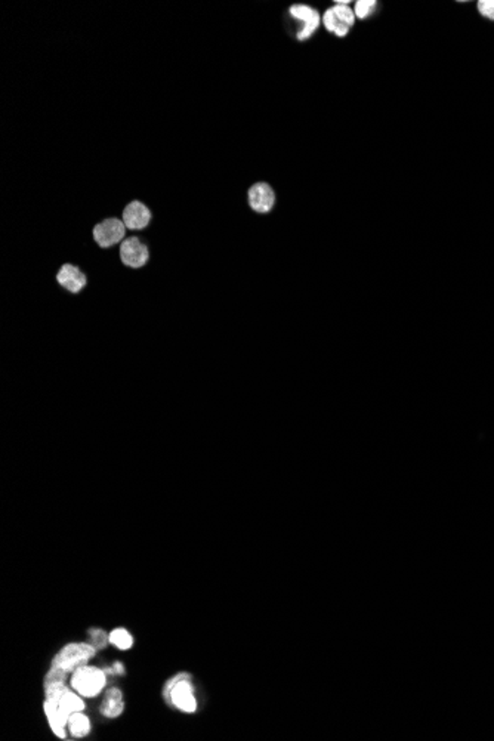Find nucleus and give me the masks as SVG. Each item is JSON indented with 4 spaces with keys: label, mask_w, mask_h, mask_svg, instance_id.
Listing matches in <instances>:
<instances>
[{
    "label": "nucleus",
    "mask_w": 494,
    "mask_h": 741,
    "mask_svg": "<svg viewBox=\"0 0 494 741\" xmlns=\"http://www.w3.org/2000/svg\"><path fill=\"white\" fill-rule=\"evenodd\" d=\"M190 679V673H178L166 683V687L163 690V695L166 697V700L185 713H193L197 711V701Z\"/></svg>",
    "instance_id": "1"
},
{
    "label": "nucleus",
    "mask_w": 494,
    "mask_h": 741,
    "mask_svg": "<svg viewBox=\"0 0 494 741\" xmlns=\"http://www.w3.org/2000/svg\"><path fill=\"white\" fill-rule=\"evenodd\" d=\"M95 652H96V648L91 643L69 644L53 657L51 668L64 670L65 673L74 672L76 669H79L80 666L86 665V663L95 656Z\"/></svg>",
    "instance_id": "2"
},
{
    "label": "nucleus",
    "mask_w": 494,
    "mask_h": 741,
    "mask_svg": "<svg viewBox=\"0 0 494 741\" xmlns=\"http://www.w3.org/2000/svg\"><path fill=\"white\" fill-rule=\"evenodd\" d=\"M105 670L100 668L83 665L73 672L71 687L82 697H96L105 688Z\"/></svg>",
    "instance_id": "3"
},
{
    "label": "nucleus",
    "mask_w": 494,
    "mask_h": 741,
    "mask_svg": "<svg viewBox=\"0 0 494 741\" xmlns=\"http://www.w3.org/2000/svg\"><path fill=\"white\" fill-rule=\"evenodd\" d=\"M127 228L120 218H107L92 228V238L100 249H112L125 241Z\"/></svg>",
    "instance_id": "4"
},
{
    "label": "nucleus",
    "mask_w": 494,
    "mask_h": 741,
    "mask_svg": "<svg viewBox=\"0 0 494 741\" xmlns=\"http://www.w3.org/2000/svg\"><path fill=\"white\" fill-rule=\"evenodd\" d=\"M118 253L120 261H122L126 268L130 270L144 268L151 259L150 247L136 236L125 238L122 245L118 246Z\"/></svg>",
    "instance_id": "5"
},
{
    "label": "nucleus",
    "mask_w": 494,
    "mask_h": 741,
    "mask_svg": "<svg viewBox=\"0 0 494 741\" xmlns=\"http://www.w3.org/2000/svg\"><path fill=\"white\" fill-rule=\"evenodd\" d=\"M323 23L327 31L333 33L337 37H345L349 28L355 24V14L348 5H335L324 12Z\"/></svg>",
    "instance_id": "6"
},
{
    "label": "nucleus",
    "mask_w": 494,
    "mask_h": 741,
    "mask_svg": "<svg viewBox=\"0 0 494 741\" xmlns=\"http://www.w3.org/2000/svg\"><path fill=\"white\" fill-rule=\"evenodd\" d=\"M45 694H46V699L57 701L61 706V709L69 715L76 713V712H83L85 709V701L82 700V695L79 692L76 694L70 691L67 687H65L64 682L46 683Z\"/></svg>",
    "instance_id": "7"
},
{
    "label": "nucleus",
    "mask_w": 494,
    "mask_h": 741,
    "mask_svg": "<svg viewBox=\"0 0 494 741\" xmlns=\"http://www.w3.org/2000/svg\"><path fill=\"white\" fill-rule=\"evenodd\" d=\"M55 280H57L60 287H62L65 292L71 295H79L86 289V286L89 284L87 274L83 272L78 265L70 262L61 265V268L55 274Z\"/></svg>",
    "instance_id": "8"
},
{
    "label": "nucleus",
    "mask_w": 494,
    "mask_h": 741,
    "mask_svg": "<svg viewBox=\"0 0 494 741\" xmlns=\"http://www.w3.org/2000/svg\"><path fill=\"white\" fill-rule=\"evenodd\" d=\"M289 14L296 21V23L299 24V30L298 33H296V37H298V40L301 42L310 39L317 31L318 26H320V19H321L320 14H318L317 9L308 5H301V3L293 5L289 9Z\"/></svg>",
    "instance_id": "9"
},
{
    "label": "nucleus",
    "mask_w": 494,
    "mask_h": 741,
    "mask_svg": "<svg viewBox=\"0 0 494 741\" xmlns=\"http://www.w3.org/2000/svg\"><path fill=\"white\" fill-rule=\"evenodd\" d=\"M247 202L252 210H255L256 213L265 215L270 213L274 204H276V193H274L270 184L258 182L249 188Z\"/></svg>",
    "instance_id": "10"
},
{
    "label": "nucleus",
    "mask_w": 494,
    "mask_h": 741,
    "mask_svg": "<svg viewBox=\"0 0 494 741\" xmlns=\"http://www.w3.org/2000/svg\"><path fill=\"white\" fill-rule=\"evenodd\" d=\"M152 219L151 210L144 203L138 200L125 206L122 212V220L129 231H141L150 227Z\"/></svg>",
    "instance_id": "11"
},
{
    "label": "nucleus",
    "mask_w": 494,
    "mask_h": 741,
    "mask_svg": "<svg viewBox=\"0 0 494 741\" xmlns=\"http://www.w3.org/2000/svg\"><path fill=\"white\" fill-rule=\"evenodd\" d=\"M43 709H45V713L48 716V721H49L52 733L57 735L58 738L67 737V733H65V726L69 725L70 715L65 713L61 709V706L57 701L51 700V699H46L45 703H43Z\"/></svg>",
    "instance_id": "12"
},
{
    "label": "nucleus",
    "mask_w": 494,
    "mask_h": 741,
    "mask_svg": "<svg viewBox=\"0 0 494 741\" xmlns=\"http://www.w3.org/2000/svg\"><path fill=\"white\" fill-rule=\"evenodd\" d=\"M125 703L122 691L118 688H109L105 692L104 701L101 706V713L107 717H117L123 713Z\"/></svg>",
    "instance_id": "13"
},
{
    "label": "nucleus",
    "mask_w": 494,
    "mask_h": 741,
    "mask_svg": "<svg viewBox=\"0 0 494 741\" xmlns=\"http://www.w3.org/2000/svg\"><path fill=\"white\" fill-rule=\"evenodd\" d=\"M69 729H70V734L76 738H82L87 735L91 731L89 717L83 715L82 712L71 713L69 717Z\"/></svg>",
    "instance_id": "14"
},
{
    "label": "nucleus",
    "mask_w": 494,
    "mask_h": 741,
    "mask_svg": "<svg viewBox=\"0 0 494 741\" xmlns=\"http://www.w3.org/2000/svg\"><path fill=\"white\" fill-rule=\"evenodd\" d=\"M109 644H113L116 648L125 651V650L132 648V645H134V638H132V635L127 632L126 629L118 627L109 634Z\"/></svg>",
    "instance_id": "15"
},
{
    "label": "nucleus",
    "mask_w": 494,
    "mask_h": 741,
    "mask_svg": "<svg viewBox=\"0 0 494 741\" xmlns=\"http://www.w3.org/2000/svg\"><path fill=\"white\" fill-rule=\"evenodd\" d=\"M376 6H378L376 0H358V2H355V8H354L355 18L364 19L370 17L376 10Z\"/></svg>",
    "instance_id": "16"
},
{
    "label": "nucleus",
    "mask_w": 494,
    "mask_h": 741,
    "mask_svg": "<svg viewBox=\"0 0 494 741\" xmlns=\"http://www.w3.org/2000/svg\"><path fill=\"white\" fill-rule=\"evenodd\" d=\"M89 638H91V644L96 650L105 648L107 644L109 643V635L107 636L103 629H89Z\"/></svg>",
    "instance_id": "17"
},
{
    "label": "nucleus",
    "mask_w": 494,
    "mask_h": 741,
    "mask_svg": "<svg viewBox=\"0 0 494 741\" xmlns=\"http://www.w3.org/2000/svg\"><path fill=\"white\" fill-rule=\"evenodd\" d=\"M478 10L482 17L494 19V0H481L478 2Z\"/></svg>",
    "instance_id": "18"
},
{
    "label": "nucleus",
    "mask_w": 494,
    "mask_h": 741,
    "mask_svg": "<svg viewBox=\"0 0 494 741\" xmlns=\"http://www.w3.org/2000/svg\"><path fill=\"white\" fill-rule=\"evenodd\" d=\"M112 672H113V673H123V672H125V669H123V665H122V663H114V665H113V669H112Z\"/></svg>",
    "instance_id": "19"
},
{
    "label": "nucleus",
    "mask_w": 494,
    "mask_h": 741,
    "mask_svg": "<svg viewBox=\"0 0 494 741\" xmlns=\"http://www.w3.org/2000/svg\"><path fill=\"white\" fill-rule=\"evenodd\" d=\"M335 3H336V5H348V3H351V2H349V0H342V2H335Z\"/></svg>",
    "instance_id": "20"
}]
</instances>
